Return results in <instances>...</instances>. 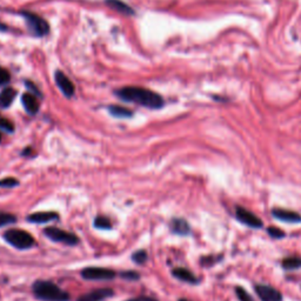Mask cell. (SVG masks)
<instances>
[{
    "mask_svg": "<svg viewBox=\"0 0 301 301\" xmlns=\"http://www.w3.org/2000/svg\"><path fill=\"white\" fill-rule=\"evenodd\" d=\"M115 94L121 100L127 101V103H135L140 106L150 108V110H158V108L164 106V99L162 96L150 90L143 89V87H122V89L117 91Z\"/></svg>",
    "mask_w": 301,
    "mask_h": 301,
    "instance_id": "obj_1",
    "label": "cell"
},
{
    "mask_svg": "<svg viewBox=\"0 0 301 301\" xmlns=\"http://www.w3.org/2000/svg\"><path fill=\"white\" fill-rule=\"evenodd\" d=\"M32 290L37 299L43 301H68L71 299V295L66 290L46 280H37L33 283Z\"/></svg>",
    "mask_w": 301,
    "mask_h": 301,
    "instance_id": "obj_2",
    "label": "cell"
},
{
    "mask_svg": "<svg viewBox=\"0 0 301 301\" xmlns=\"http://www.w3.org/2000/svg\"><path fill=\"white\" fill-rule=\"evenodd\" d=\"M4 239L11 246L18 248V250H29L34 245V238L26 231L20 229H11L6 231Z\"/></svg>",
    "mask_w": 301,
    "mask_h": 301,
    "instance_id": "obj_3",
    "label": "cell"
},
{
    "mask_svg": "<svg viewBox=\"0 0 301 301\" xmlns=\"http://www.w3.org/2000/svg\"><path fill=\"white\" fill-rule=\"evenodd\" d=\"M20 13L26 20L27 27L36 37H44L50 32V25L44 18L29 11H22Z\"/></svg>",
    "mask_w": 301,
    "mask_h": 301,
    "instance_id": "obj_4",
    "label": "cell"
},
{
    "mask_svg": "<svg viewBox=\"0 0 301 301\" xmlns=\"http://www.w3.org/2000/svg\"><path fill=\"white\" fill-rule=\"evenodd\" d=\"M44 234L54 243H61L68 246H74L79 244V238L74 233H69L67 231L57 229V227H46L44 230Z\"/></svg>",
    "mask_w": 301,
    "mask_h": 301,
    "instance_id": "obj_5",
    "label": "cell"
},
{
    "mask_svg": "<svg viewBox=\"0 0 301 301\" xmlns=\"http://www.w3.org/2000/svg\"><path fill=\"white\" fill-rule=\"evenodd\" d=\"M117 273L110 268L104 267H86L82 271V276L85 280H112Z\"/></svg>",
    "mask_w": 301,
    "mask_h": 301,
    "instance_id": "obj_6",
    "label": "cell"
},
{
    "mask_svg": "<svg viewBox=\"0 0 301 301\" xmlns=\"http://www.w3.org/2000/svg\"><path fill=\"white\" fill-rule=\"evenodd\" d=\"M236 215L240 222H243L244 225L251 227V229H261L262 227L261 219L255 215L254 213L248 211L247 208L241 207V206H237Z\"/></svg>",
    "mask_w": 301,
    "mask_h": 301,
    "instance_id": "obj_7",
    "label": "cell"
},
{
    "mask_svg": "<svg viewBox=\"0 0 301 301\" xmlns=\"http://www.w3.org/2000/svg\"><path fill=\"white\" fill-rule=\"evenodd\" d=\"M255 292L261 301H282V294L268 285H255Z\"/></svg>",
    "mask_w": 301,
    "mask_h": 301,
    "instance_id": "obj_8",
    "label": "cell"
},
{
    "mask_svg": "<svg viewBox=\"0 0 301 301\" xmlns=\"http://www.w3.org/2000/svg\"><path fill=\"white\" fill-rule=\"evenodd\" d=\"M55 83H57L59 90L64 93L65 97L71 98L74 96V92H76L74 84L71 82V79H69L64 72L61 71L55 72Z\"/></svg>",
    "mask_w": 301,
    "mask_h": 301,
    "instance_id": "obj_9",
    "label": "cell"
},
{
    "mask_svg": "<svg viewBox=\"0 0 301 301\" xmlns=\"http://www.w3.org/2000/svg\"><path fill=\"white\" fill-rule=\"evenodd\" d=\"M272 215L274 216L275 219L281 220L283 222L288 223H300L301 222V215L299 213L289 211V209L285 208H273L272 209Z\"/></svg>",
    "mask_w": 301,
    "mask_h": 301,
    "instance_id": "obj_10",
    "label": "cell"
},
{
    "mask_svg": "<svg viewBox=\"0 0 301 301\" xmlns=\"http://www.w3.org/2000/svg\"><path fill=\"white\" fill-rule=\"evenodd\" d=\"M113 294H114L113 289L100 288V289H96V290H92V292L84 294V295L78 297V300L77 301H104V300L108 299V297H111Z\"/></svg>",
    "mask_w": 301,
    "mask_h": 301,
    "instance_id": "obj_11",
    "label": "cell"
},
{
    "mask_svg": "<svg viewBox=\"0 0 301 301\" xmlns=\"http://www.w3.org/2000/svg\"><path fill=\"white\" fill-rule=\"evenodd\" d=\"M59 214L57 212H37L27 216V221L33 223H47L51 221L59 220Z\"/></svg>",
    "mask_w": 301,
    "mask_h": 301,
    "instance_id": "obj_12",
    "label": "cell"
},
{
    "mask_svg": "<svg viewBox=\"0 0 301 301\" xmlns=\"http://www.w3.org/2000/svg\"><path fill=\"white\" fill-rule=\"evenodd\" d=\"M170 229L172 233L177 234V236H188L191 232L190 223L183 218H174L171 220Z\"/></svg>",
    "mask_w": 301,
    "mask_h": 301,
    "instance_id": "obj_13",
    "label": "cell"
},
{
    "mask_svg": "<svg viewBox=\"0 0 301 301\" xmlns=\"http://www.w3.org/2000/svg\"><path fill=\"white\" fill-rule=\"evenodd\" d=\"M22 101H23V106L26 110L27 113L31 115H34L38 113L40 104L37 99V96H34L33 93H25L22 98Z\"/></svg>",
    "mask_w": 301,
    "mask_h": 301,
    "instance_id": "obj_14",
    "label": "cell"
},
{
    "mask_svg": "<svg viewBox=\"0 0 301 301\" xmlns=\"http://www.w3.org/2000/svg\"><path fill=\"white\" fill-rule=\"evenodd\" d=\"M172 274L174 278L181 280V281L184 282H187V283H195L199 282V279L195 276L193 273L191 271H188L186 268H183V267H178V268H174L172 271Z\"/></svg>",
    "mask_w": 301,
    "mask_h": 301,
    "instance_id": "obj_15",
    "label": "cell"
},
{
    "mask_svg": "<svg viewBox=\"0 0 301 301\" xmlns=\"http://www.w3.org/2000/svg\"><path fill=\"white\" fill-rule=\"evenodd\" d=\"M105 3H106V5L110 6V8L115 10V11L124 13V15H127V16L134 15V11H133L131 6L125 4V3L121 2V0H105Z\"/></svg>",
    "mask_w": 301,
    "mask_h": 301,
    "instance_id": "obj_16",
    "label": "cell"
},
{
    "mask_svg": "<svg viewBox=\"0 0 301 301\" xmlns=\"http://www.w3.org/2000/svg\"><path fill=\"white\" fill-rule=\"evenodd\" d=\"M16 97V91L11 89V87H8L0 93V107L2 108H6L9 106H11L12 101L15 100Z\"/></svg>",
    "mask_w": 301,
    "mask_h": 301,
    "instance_id": "obj_17",
    "label": "cell"
},
{
    "mask_svg": "<svg viewBox=\"0 0 301 301\" xmlns=\"http://www.w3.org/2000/svg\"><path fill=\"white\" fill-rule=\"evenodd\" d=\"M108 111H110V113L113 115V117L120 119L131 118L133 115V112L131 110L122 106H118V105H112V106L108 107Z\"/></svg>",
    "mask_w": 301,
    "mask_h": 301,
    "instance_id": "obj_18",
    "label": "cell"
},
{
    "mask_svg": "<svg viewBox=\"0 0 301 301\" xmlns=\"http://www.w3.org/2000/svg\"><path fill=\"white\" fill-rule=\"evenodd\" d=\"M281 266L285 269H297L301 267V258L297 257H289L283 259Z\"/></svg>",
    "mask_w": 301,
    "mask_h": 301,
    "instance_id": "obj_19",
    "label": "cell"
},
{
    "mask_svg": "<svg viewBox=\"0 0 301 301\" xmlns=\"http://www.w3.org/2000/svg\"><path fill=\"white\" fill-rule=\"evenodd\" d=\"M93 226L98 230H106V231L112 230V223L110 221V219L106 218V216H103V215L97 216V218L94 219Z\"/></svg>",
    "mask_w": 301,
    "mask_h": 301,
    "instance_id": "obj_20",
    "label": "cell"
},
{
    "mask_svg": "<svg viewBox=\"0 0 301 301\" xmlns=\"http://www.w3.org/2000/svg\"><path fill=\"white\" fill-rule=\"evenodd\" d=\"M17 221V216L11 214V213L0 211V227H4Z\"/></svg>",
    "mask_w": 301,
    "mask_h": 301,
    "instance_id": "obj_21",
    "label": "cell"
},
{
    "mask_svg": "<svg viewBox=\"0 0 301 301\" xmlns=\"http://www.w3.org/2000/svg\"><path fill=\"white\" fill-rule=\"evenodd\" d=\"M147 257H148V255H147V252L145 250H140L134 252V253L132 254V260L133 262H135V264L142 265L147 261Z\"/></svg>",
    "mask_w": 301,
    "mask_h": 301,
    "instance_id": "obj_22",
    "label": "cell"
},
{
    "mask_svg": "<svg viewBox=\"0 0 301 301\" xmlns=\"http://www.w3.org/2000/svg\"><path fill=\"white\" fill-rule=\"evenodd\" d=\"M0 129L8 132V133H13L15 132V125L12 124L11 120H9L8 118L0 117Z\"/></svg>",
    "mask_w": 301,
    "mask_h": 301,
    "instance_id": "obj_23",
    "label": "cell"
},
{
    "mask_svg": "<svg viewBox=\"0 0 301 301\" xmlns=\"http://www.w3.org/2000/svg\"><path fill=\"white\" fill-rule=\"evenodd\" d=\"M236 293H237V296L239 301H254L253 297L251 296V294L247 292L246 289H244L243 287L238 286L236 287Z\"/></svg>",
    "mask_w": 301,
    "mask_h": 301,
    "instance_id": "obj_24",
    "label": "cell"
},
{
    "mask_svg": "<svg viewBox=\"0 0 301 301\" xmlns=\"http://www.w3.org/2000/svg\"><path fill=\"white\" fill-rule=\"evenodd\" d=\"M19 185V181L16 178H5V179L0 180V187L5 188H12Z\"/></svg>",
    "mask_w": 301,
    "mask_h": 301,
    "instance_id": "obj_25",
    "label": "cell"
},
{
    "mask_svg": "<svg viewBox=\"0 0 301 301\" xmlns=\"http://www.w3.org/2000/svg\"><path fill=\"white\" fill-rule=\"evenodd\" d=\"M10 80H11V74H10V72L4 67H0V86L8 85Z\"/></svg>",
    "mask_w": 301,
    "mask_h": 301,
    "instance_id": "obj_26",
    "label": "cell"
},
{
    "mask_svg": "<svg viewBox=\"0 0 301 301\" xmlns=\"http://www.w3.org/2000/svg\"><path fill=\"white\" fill-rule=\"evenodd\" d=\"M267 233L273 238V239H281V238L285 237V232L278 229V227H268Z\"/></svg>",
    "mask_w": 301,
    "mask_h": 301,
    "instance_id": "obj_27",
    "label": "cell"
},
{
    "mask_svg": "<svg viewBox=\"0 0 301 301\" xmlns=\"http://www.w3.org/2000/svg\"><path fill=\"white\" fill-rule=\"evenodd\" d=\"M120 275H121L122 279H125V280H132V281H134V280H138L140 278L139 273L138 272H133V271L121 272Z\"/></svg>",
    "mask_w": 301,
    "mask_h": 301,
    "instance_id": "obj_28",
    "label": "cell"
},
{
    "mask_svg": "<svg viewBox=\"0 0 301 301\" xmlns=\"http://www.w3.org/2000/svg\"><path fill=\"white\" fill-rule=\"evenodd\" d=\"M126 301H158L157 299H155V297H150V296H136V297H133V299H128Z\"/></svg>",
    "mask_w": 301,
    "mask_h": 301,
    "instance_id": "obj_29",
    "label": "cell"
},
{
    "mask_svg": "<svg viewBox=\"0 0 301 301\" xmlns=\"http://www.w3.org/2000/svg\"><path fill=\"white\" fill-rule=\"evenodd\" d=\"M26 86L29 87V89L32 91L33 92V94L34 96H38V97H41V93H40V91L37 89L36 86H34V84H32V83H30V82H26Z\"/></svg>",
    "mask_w": 301,
    "mask_h": 301,
    "instance_id": "obj_30",
    "label": "cell"
},
{
    "mask_svg": "<svg viewBox=\"0 0 301 301\" xmlns=\"http://www.w3.org/2000/svg\"><path fill=\"white\" fill-rule=\"evenodd\" d=\"M179 301H188V300H185V299H181V300H179Z\"/></svg>",
    "mask_w": 301,
    "mask_h": 301,
    "instance_id": "obj_31",
    "label": "cell"
},
{
    "mask_svg": "<svg viewBox=\"0 0 301 301\" xmlns=\"http://www.w3.org/2000/svg\"><path fill=\"white\" fill-rule=\"evenodd\" d=\"M0 142H2V134H0Z\"/></svg>",
    "mask_w": 301,
    "mask_h": 301,
    "instance_id": "obj_32",
    "label": "cell"
}]
</instances>
